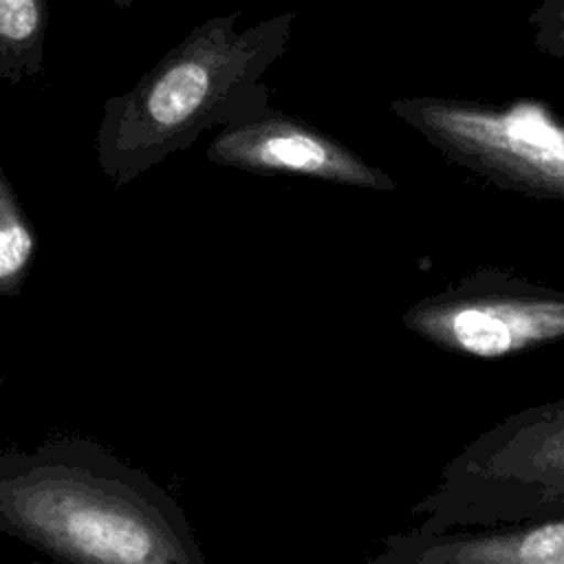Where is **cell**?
<instances>
[{
    "label": "cell",
    "instance_id": "1",
    "mask_svg": "<svg viewBox=\"0 0 564 564\" xmlns=\"http://www.w3.org/2000/svg\"><path fill=\"white\" fill-rule=\"evenodd\" d=\"M0 533L79 564L205 562L172 494L82 436L0 454Z\"/></svg>",
    "mask_w": 564,
    "mask_h": 564
},
{
    "label": "cell",
    "instance_id": "9",
    "mask_svg": "<svg viewBox=\"0 0 564 564\" xmlns=\"http://www.w3.org/2000/svg\"><path fill=\"white\" fill-rule=\"evenodd\" d=\"M35 249V227L0 165V297H15L22 293Z\"/></svg>",
    "mask_w": 564,
    "mask_h": 564
},
{
    "label": "cell",
    "instance_id": "5",
    "mask_svg": "<svg viewBox=\"0 0 564 564\" xmlns=\"http://www.w3.org/2000/svg\"><path fill=\"white\" fill-rule=\"evenodd\" d=\"M403 322L447 350L505 357L564 337V293L489 273L423 297Z\"/></svg>",
    "mask_w": 564,
    "mask_h": 564
},
{
    "label": "cell",
    "instance_id": "3",
    "mask_svg": "<svg viewBox=\"0 0 564 564\" xmlns=\"http://www.w3.org/2000/svg\"><path fill=\"white\" fill-rule=\"evenodd\" d=\"M410 533H474L564 518V397L522 410L463 447L414 507Z\"/></svg>",
    "mask_w": 564,
    "mask_h": 564
},
{
    "label": "cell",
    "instance_id": "7",
    "mask_svg": "<svg viewBox=\"0 0 564 564\" xmlns=\"http://www.w3.org/2000/svg\"><path fill=\"white\" fill-rule=\"evenodd\" d=\"M377 562L564 564V518L474 533L388 538Z\"/></svg>",
    "mask_w": 564,
    "mask_h": 564
},
{
    "label": "cell",
    "instance_id": "2",
    "mask_svg": "<svg viewBox=\"0 0 564 564\" xmlns=\"http://www.w3.org/2000/svg\"><path fill=\"white\" fill-rule=\"evenodd\" d=\"M240 15L238 9L200 22L130 90L106 99L95 156L115 187L192 148L205 130L271 106V88L260 79L284 55L295 11L238 31Z\"/></svg>",
    "mask_w": 564,
    "mask_h": 564
},
{
    "label": "cell",
    "instance_id": "4",
    "mask_svg": "<svg viewBox=\"0 0 564 564\" xmlns=\"http://www.w3.org/2000/svg\"><path fill=\"white\" fill-rule=\"evenodd\" d=\"M392 110L460 165L518 192L564 198V121L546 106L423 97L399 99Z\"/></svg>",
    "mask_w": 564,
    "mask_h": 564
},
{
    "label": "cell",
    "instance_id": "10",
    "mask_svg": "<svg viewBox=\"0 0 564 564\" xmlns=\"http://www.w3.org/2000/svg\"><path fill=\"white\" fill-rule=\"evenodd\" d=\"M542 51L564 57V0H544L531 15Z\"/></svg>",
    "mask_w": 564,
    "mask_h": 564
},
{
    "label": "cell",
    "instance_id": "6",
    "mask_svg": "<svg viewBox=\"0 0 564 564\" xmlns=\"http://www.w3.org/2000/svg\"><path fill=\"white\" fill-rule=\"evenodd\" d=\"M205 156L216 165L256 174H293L370 189L394 187L388 174L341 141L273 106L220 128Z\"/></svg>",
    "mask_w": 564,
    "mask_h": 564
},
{
    "label": "cell",
    "instance_id": "8",
    "mask_svg": "<svg viewBox=\"0 0 564 564\" xmlns=\"http://www.w3.org/2000/svg\"><path fill=\"white\" fill-rule=\"evenodd\" d=\"M46 0H0V79L20 84L44 70Z\"/></svg>",
    "mask_w": 564,
    "mask_h": 564
},
{
    "label": "cell",
    "instance_id": "11",
    "mask_svg": "<svg viewBox=\"0 0 564 564\" xmlns=\"http://www.w3.org/2000/svg\"><path fill=\"white\" fill-rule=\"evenodd\" d=\"M132 4H134V0H115V7H117V9H121V11L132 9Z\"/></svg>",
    "mask_w": 564,
    "mask_h": 564
}]
</instances>
